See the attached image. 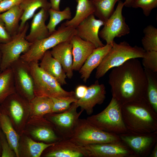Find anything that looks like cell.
<instances>
[{"label": "cell", "instance_id": "1", "mask_svg": "<svg viewBox=\"0 0 157 157\" xmlns=\"http://www.w3.org/2000/svg\"><path fill=\"white\" fill-rule=\"evenodd\" d=\"M108 83L113 97L122 105L145 99L147 80L144 68L137 58H132L112 69Z\"/></svg>", "mask_w": 157, "mask_h": 157}, {"label": "cell", "instance_id": "2", "mask_svg": "<svg viewBox=\"0 0 157 157\" xmlns=\"http://www.w3.org/2000/svg\"><path fill=\"white\" fill-rule=\"evenodd\" d=\"M121 109L127 131L146 133L157 131V113L145 98L122 105Z\"/></svg>", "mask_w": 157, "mask_h": 157}, {"label": "cell", "instance_id": "3", "mask_svg": "<svg viewBox=\"0 0 157 157\" xmlns=\"http://www.w3.org/2000/svg\"><path fill=\"white\" fill-rule=\"evenodd\" d=\"M145 51L137 46L132 47L124 41L119 43L114 41L112 46L100 65L96 68L95 77H103L110 69L119 66L132 58H142Z\"/></svg>", "mask_w": 157, "mask_h": 157}, {"label": "cell", "instance_id": "4", "mask_svg": "<svg viewBox=\"0 0 157 157\" xmlns=\"http://www.w3.org/2000/svg\"><path fill=\"white\" fill-rule=\"evenodd\" d=\"M76 35V28L66 26L63 23L48 37L32 43L29 49L20 58L28 63L39 62L45 53L59 43L70 41Z\"/></svg>", "mask_w": 157, "mask_h": 157}, {"label": "cell", "instance_id": "5", "mask_svg": "<svg viewBox=\"0 0 157 157\" xmlns=\"http://www.w3.org/2000/svg\"><path fill=\"white\" fill-rule=\"evenodd\" d=\"M28 63L34 81L35 96L55 98L75 96L74 91L65 90L55 78L42 70L38 62Z\"/></svg>", "mask_w": 157, "mask_h": 157}, {"label": "cell", "instance_id": "6", "mask_svg": "<svg viewBox=\"0 0 157 157\" xmlns=\"http://www.w3.org/2000/svg\"><path fill=\"white\" fill-rule=\"evenodd\" d=\"M122 105L112 97L109 104L100 113L88 117L91 124L106 132L119 135L127 132L122 113Z\"/></svg>", "mask_w": 157, "mask_h": 157}, {"label": "cell", "instance_id": "7", "mask_svg": "<svg viewBox=\"0 0 157 157\" xmlns=\"http://www.w3.org/2000/svg\"><path fill=\"white\" fill-rule=\"evenodd\" d=\"M70 139L82 146L121 141L119 135L103 131L92 125L85 119H79Z\"/></svg>", "mask_w": 157, "mask_h": 157}, {"label": "cell", "instance_id": "8", "mask_svg": "<svg viewBox=\"0 0 157 157\" xmlns=\"http://www.w3.org/2000/svg\"><path fill=\"white\" fill-rule=\"evenodd\" d=\"M29 25L26 22L24 28L11 36L7 42L0 44L1 54L0 71L10 67L13 64L20 58L21 55L26 52L33 43L26 39Z\"/></svg>", "mask_w": 157, "mask_h": 157}, {"label": "cell", "instance_id": "9", "mask_svg": "<svg viewBox=\"0 0 157 157\" xmlns=\"http://www.w3.org/2000/svg\"><path fill=\"white\" fill-rule=\"evenodd\" d=\"M124 6V2L119 1L115 10L99 32V36L106 41V44H112L115 38L121 37L130 32V28L122 14Z\"/></svg>", "mask_w": 157, "mask_h": 157}, {"label": "cell", "instance_id": "10", "mask_svg": "<svg viewBox=\"0 0 157 157\" xmlns=\"http://www.w3.org/2000/svg\"><path fill=\"white\" fill-rule=\"evenodd\" d=\"M78 107L75 102L63 112L47 114V118L55 125L58 135L63 139H70L72 135L79 117L83 111L81 110L78 112Z\"/></svg>", "mask_w": 157, "mask_h": 157}, {"label": "cell", "instance_id": "11", "mask_svg": "<svg viewBox=\"0 0 157 157\" xmlns=\"http://www.w3.org/2000/svg\"><path fill=\"white\" fill-rule=\"evenodd\" d=\"M121 140L132 151L135 157H146L157 143V131L146 133L127 132L119 135Z\"/></svg>", "mask_w": 157, "mask_h": 157}, {"label": "cell", "instance_id": "12", "mask_svg": "<svg viewBox=\"0 0 157 157\" xmlns=\"http://www.w3.org/2000/svg\"><path fill=\"white\" fill-rule=\"evenodd\" d=\"M16 92L30 101L35 97L34 83L28 63L20 58L11 67Z\"/></svg>", "mask_w": 157, "mask_h": 157}, {"label": "cell", "instance_id": "13", "mask_svg": "<svg viewBox=\"0 0 157 157\" xmlns=\"http://www.w3.org/2000/svg\"><path fill=\"white\" fill-rule=\"evenodd\" d=\"M84 147L88 157H135L132 151L122 141L93 144Z\"/></svg>", "mask_w": 157, "mask_h": 157}, {"label": "cell", "instance_id": "14", "mask_svg": "<svg viewBox=\"0 0 157 157\" xmlns=\"http://www.w3.org/2000/svg\"><path fill=\"white\" fill-rule=\"evenodd\" d=\"M105 22L97 19L92 14L82 22L76 28V35L81 39L92 43L96 48L104 46L99 37V31Z\"/></svg>", "mask_w": 157, "mask_h": 157}, {"label": "cell", "instance_id": "15", "mask_svg": "<svg viewBox=\"0 0 157 157\" xmlns=\"http://www.w3.org/2000/svg\"><path fill=\"white\" fill-rule=\"evenodd\" d=\"M106 91L105 85L100 84L98 80L88 87L86 92L82 98L76 102L81 110H85L90 115L93 112V108L97 104L101 105L106 98Z\"/></svg>", "mask_w": 157, "mask_h": 157}, {"label": "cell", "instance_id": "16", "mask_svg": "<svg viewBox=\"0 0 157 157\" xmlns=\"http://www.w3.org/2000/svg\"><path fill=\"white\" fill-rule=\"evenodd\" d=\"M48 148L46 157H88L84 146L70 139H62Z\"/></svg>", "mask_w": 157, "mask_h": 157}, {"label": "cell", "instance_id": "17", "mask_svg": "<svg viewBox=\"0 0 157 157\" xmlns=\"http://www.w3.org/2000/svg\"><path fill=\"white\" fill-rule=\"evenodd\" d=\"M70 41L72 45L73 69L79 71L96 47L92 43L83 40L76 35Z\"/></svg>", "mask_w": 157, "mask_h": 157}, {"label": "cell", "instance_id": "18", "mask_svg": "<svg viewBox=\"0 0 157 157\" xmlns=\"http://www.w3.org/2000/svg\"><path fill=\"white\" fill-rule=\"evenodd\" d=\"M52 56L61 64L67 77L71 79L73 75L72 45L70 41L61 42L50 51Z\"/></svg>", "mask_w": 157, "mask_h": 157}, {"label": "cell", "instance_id": "19", "mask_svg": "<svg viewBox=\"0 0 157 157\" xmlns=\"http://www.w3.org/2000/svg\"><path fill=\"white\" fill-rule=\"evenodd\" d=\"M49 15L48 10L43 8L35 14L31 21L30 32L26 36L28 41L33 43L50 35L45 24Z\"/></svg>", "mask_w": 157, "mask_h": 157}, {"label": "cell", "instance_id": "20", "mask_svg": "<svg viewBox=\"0 0 157 157\" xmlns=\"http://www.w3.org/2000/svg\"><path fill=\"white\" fill-rule=\"evenodd\" d=\"M112 45L106 44L102 47L96 48L89 56L79 70L83 82H86L93 71L100 65Z\"/></svg>", "mask_w": 157, "mask_h": 157}, {"label": "cell", "instance_id": "21", "mask_svg": "<svg viewBox=\"0 0 157 157\" xmlns=\"http://www.w3.org/2000/svg\"><path fill=\"white\" fill-rule=\"evenodd\" d=\"M39 63L40 67L54 78L61 85L67 84V76L60 63L52 55L49 50L44 54Z\"/></svg>", "mask_w": 157, "mask_h": 157}, {"label": "cell", "instance_id": "22", "mask_svg": "<svg viewBox=\"0 0 157 157\" xmlns=\"http://www.w3.org/2000/svg\"><path fill=\"white\" fill-rule=\"evenodd\" d=\"M19 6L23 11L18 31L22 29L27 21L32 18L37 10L43 8L48 10L51 8L48 0H23Z\"/></svg>", "mask_w": 157, "mask_h": 157}, {"label": "cell", "instance_id": "23", "mask_svg": "<svg viewBox=\"0 0 157 157\" xmlns=\"http://www.w3.org/2000/svg\"><path fill=\"white\" fill-rule=\"evenodd\" d=\"M77 3L74 17L63 23L66 26L75 28L83 20L94 14V9L91 0H75Z\"/></svg>", "mask_w": 157, "mask_h": 157}, {"label": "cell", "instance_id": "24", "mask_svg": "<svg viewBox=\"0 0 157 157\" xmlns=\"http://www.w3.org/2000/svg\"><path fill=\"white\" fill-rule=\"evenodd\" d=\"M23 13V11L19 5L15 6L7 11L0 13V19L11 36L18 31L19 22Z\"/></svg>", "mask_w": 157, "mask_h": 157}, {"label": "cell", "instance_id": "25", "mask_svg": "<svg viewBox=\"0 0 157 157\" xmlns=\"http://www.w3.org/2000/svg\"><path fill=\"white\" fill-rule=\"evenodd\" d=\"M16 92L13 70L10 67L0 72V103Z\"/></svg>", "mask_w": 157, "mask_h": 157}, {"label": "cell", "instance_id": "26", "mask_svg": "<svg viewBox=\"0 0 157 157\" xmlns=\"http://www.w3.org/2000/svg\"><path fill=\"white\" fill-rule=\"evenodd\" d=\"M0 124L8 143L15 152L16 156L18 157L19 137L13 127L9 118L6 115L0 114Z\"/></svg>", "mask_w": 157, "mask_h": 157}, {"label": "cell", "instance_id": "27", "mask_svg": "<svg viewBox=\"0 0 157 157\" xmlns=\"http://www.w3.org/2000/svg\"><path fill=\"white\" fill-rule=\"evenodd\" d=\"M144 69L147 80L145 98L157 113V73Z\"/></svg>", "mask_w": 157, "mask_h": 157}, {"label": "cell", "instance_id": "28", "mask_svg": "<svg viewBox=\"0 0 157 157\" xmlns=\"http://www.w3.org/2000/svg\"><path fill=\"white\" fill-rule=\"evenodd\" d=\"M119 0H92L94 9V16L105 22L113 13L116 3Z\"/></svg>", "mask_w": 157, "mask_h": 157}, {"label": "cell", "instance_id": "29", "mask_svg": "<svg viewBox=\"0 0 157 157\" xmlns=\"http://www.w3.org/2000/svg\"><path fill=\"white\" fill-rule=\"evenodd\" d=\"M48 13L50 18L47 26L50 34L56 30V26L60 22L65 20H69L72 18V12L69 7H66L62 11L51 8L48 10Z\"/></svg>", "mask_w": 157, "mask_h": 157}, {"label": "cell", "instance_id": "30", "mask_svg": "<svg viewBox=\"0 0 157 157\" xmlns=\"http://www.w3.org/2000/svg\"><path fill=\"white\" fill-rule=\"evenodd\" d=\"M30 102L33 111L37 115L42 116L52 113L53 102L50 97L35 96Z\"/></svg>", "mask_w": 157, "mask_h": 157}, {"label": "cell", "instance_id": "31", "mask_svg": "<svg viewBox=\"0 0 157 157\" xmlns=\"http://www.w3.org/2000/svg\"><path fill=\"white\" fill-rule=\"evenodd\" d=\"M144 35L141 40L143 49L146 51H157V28L147 26L143 29Z\"/></svg>", "mask_w": 157, "mask_h": 157}, {"label": "cell", "instance_id": "32", "mask_svg": "<svg viewBox=\"0 0 157 157\" xmlns=\"http://www.w3.org/2000/svg\"><path fill=\"white\" fill-rule=\"evenodd\" d=\"M31 133L37 139L50 143L56 142L63 139L51 127L47 126L38 128L33 130Z\"/></svg>", "mask_w": 157, "mask_h": 157}, {"label": "cell", "instance_id": "33", "mask_svg": "<svg viewBox=\"0 0 157 157\" xmlns=\"http://www.w3.org/2000/svg\"><path fill=\"white\" fill-rule=\"evenodd\" d=\"M16 92L11 95L12 98L9 102V108L12 116L15 122L19 124L24 115L23 104L20 99L17 98Z\"/></svg>", "mask_w": 157, "mask_h": 157}, {"label": "cell", "instance_id": "34", "mask_svg": "<svg viewBox=\"0 0 157 157\" xmlns=\"http://www.w3.org/2000/svg\"><path fill=\"white\" fill-rule=\"evenodd\" d=\"M56 142L46 144L35 142L30 138L26 140L27 151L31 157H40L42 152L48 147L55 144Z\"/></svg>", "mask_w": 157, "mask_h": 157}, {"label": "cell", "instance_id": "35", "mask_svg": "<svg viewBox=\"0 0 157 157\" xmlns=\"http://www.w3.org/2000/svg\"><path fill=\"white\" fill-rule=\"evenodd\" d=\"M53 102L51 113H61L69 109L71 104L76 102L78 99L76 96L65 98H51Z\"/></svg>", "mask_w": 157, "mask_h": 157}, {"label": "cell", "instance_id": "36", "mask_svg": "<svg viewBox=\"0 0 157 157\" xmlns=\"http://www.w3.org/2000/svg\"><path fill=\"white\" fill-rule=\"evenodd\" d=\"M142 62L144 68L157 73V51H145Z\"/></svg>", "mask_w": 157, "mask_h": 157}, {"label": "cell", "instance_id": "37", "mask_svg": "<svg viewBox=\"0 0 157 157\" xmlns=\"http://www.w3.org/2000/svg\"><path fill=\"white\" fill-rule=\"evenodd\" d=\"M131 7L135 8H141L144 14L147 17L153 9L157 7V0H134Z\"/></svg>", "mask_w": 157, "mask_h": 157}, {"label": "cell", "instance_id": "38", "mask_svg": "<svg viewBox=\"0 0 157 157\" xmlns=\"http://www.w3.org/2000/svg\"><path fill=\"white\" fill-rule=\"evenodd\" d=\"M23 0H4L0 2V13L19 5Z\"/></svg>", "mask_w": 157, "mask_h": 157}, {"label": "cell", "instance_id": "39", "mask_svg": "<svg viewBox=\"0 0 157 157\" xmlns=\"http://www.w3.org/2000/svg\"><path fill=\"white\" fill-rule=\"evenodd\" d=\"M1 145L2 147L1 157H13L15 156V152L12 150V149L7 140H6L3 138L1 139Z\"/></svg>", "mask_w": 157, "mask_h": 157}, {"label": "cell", "instance_id": "40", "mask_svg": "<svg viewBox=\"0 0 157 157\" xmlns=\"http://www.w3.org/2000/svg\"><path fill=\"white\" fill-rule=\"evenodd\" d=\"M11 38V36L8 32L3 23L0 19V42H7Z\"/></svg>", "mask_w": 157, "mask_h": 157}, {"label": "cell", "instance_id": "41", "mask_svg": "<svg viewBox=\"0 0 157 157\" xmlns=\"http://www.w3.org/2000/svg\"><path fill=\"white\" fill-rule=\"evenodd\" d=\"M88 87L85 85H80L76 88L75 93L76 97L79 99L83 97L85 95L88 89Z\"/></svg>", "mask_w": 157, "mask_h": 157}, {"label": "cell", "instance_id": "42", "mask_svg": "<svg viewBox=\"0 0 157 157\" xmlns=\"http://www.w3.org/2000/svg\"><path fill=\"white\" fill-rule=\"evenodd\" d=\"M61 0H50L51 8L57 10H60V4Z\"/></svg>", "mask_w": 157, "mask_h": 157}, {"label": "cell", "instance_id": "43", "mask_svg": "<svg viewBox=\"0 0 157 157\" xmlns=\"http://www.w3.org/2000/svg\"><path fill=\"white\" fill-rule=\"evenodd\" d=\"M149 156L150 157H157V143L155 145Z\"/></svg>", "mask_w": 157, "mask_h": 157}, {"label": "cell", "instance_id": "44", "mask_svg": "<svg viewBox=\"0 0 157 157\" xmlns=\"http://www.w3.org/2000/svg\"><path fill=\"white\" fill-rule=\"evenodd\" d=\"M134 0H125L124 2V6L127 7H131V4Z\"/></svg>", "mask_w": 157, "mask_h": 157}, {"label": "cell", "instance_id": "45", "mask_svg": "<svg viewBox=\"0 0 157 157\" xmlns=\"http://www.w3.org/2000/svg\"><path fill=\"white\" fill-rule=\"evenodd\" d=\"M1 52L0 50V65H1Z\"/></svg>", "mask_w": 157, "mask_h": 157}, {"label": "cell", "instance_id": "46", "mask_svg": "<svg viewBox=\"0 0 157 157\" xmlns=\"http://www.w3.org/2000/svg\"><path fill=\"white\" fill-rule=\"evenodd\" d=\"M4 0H0V2Z\"/></svg>", "mask_w": 157, "mask_h": 157}, {"label": "cell", "instance_id": "47", "mask_svg": "<svg viewBox=\"0 0 157 157\" xmlns=\"http://www.w3.org/2000/svg\"></svg>", "mask_w": 157, "mask_h": 157}]
</instances>
